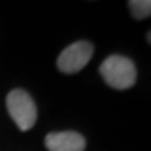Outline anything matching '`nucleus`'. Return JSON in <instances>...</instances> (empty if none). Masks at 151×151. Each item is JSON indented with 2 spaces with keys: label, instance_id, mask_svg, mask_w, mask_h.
<instances>
[{
  "label": "nucleus",
  "instance_id": "obj_1",
  "mask_svg": "<svg viewBox=\"0 0 151 151\" xmlns=\"http://www.w3.org/2000/svg\"><path fill=\"white\" fill-rule=\"evenodd\" d=\"M99 74L108 86L118 91L129 89L136 82V67L133 60L124 55H109L104 59L99 67Z\"/></svg>",
  "mask_w": 151,
  "mask_h": 151
},
{
  "label": "nucleus",
  "instance_id": "obj_4",
  "mask_svg": "<svg viewBox=\"0 0 151 151\" xmlns=\"http://www.w3.org/2000/svg\"><path fill=\"white\" fill-rule=\"evenodd\" d=\"M45 146L49 151H84L86 139L76 131H59L45 136Z\"/></svg>",
  "mask_w": 151,
  "mask_h": 151
},
{
  "label": "nucleus",
  "instance_id": "obj_2",
  "mask_svg": "<svg viewBox=\"0 0 151 151\" xmlns=\"http://www.w3.org/2000/svg\"><path fill=\"white\" fill-rule=\"evenodd\" d=\"M7 111L19 126V129L29 131L37 121V106L32 96L24 89H14L7 96Z\"/></svg>",
  "mask_w": 151,
  "mask_h": 151
},
{
  "label": "nucleus",
  "instance_id": "obj_6",
  "mask_svg": "<svg viewBox=\"0 0 151 151\" xmlns=\"http://www.w3.org/2000/svg\"><path fill=\"white\" fill-rule=\"evenodd\" d=\"M146 37H148V42L151 44V30H150V32H148V35H146Z\"/></svg>",
  "mask_w": 151,
  "mask_h": 151
},
{
  "label": "nucleus",
  "instance_id": "obj_3",
  "mask_svg": "<svg viewBox=\"0 0 151 151\" xmlns=\"http://www.w3.org/2000/svg\"><path fill=\"white\" fill-rule=\"evenodd\" d=\"M94 45L87 40H77L62 50L57 57V69L64 74H76L91 60Z\"/></svg>",
  "mask_w": 151,
  "mask_h": 151
},
{
  "label": "nucleus",
  "instance_id": "obj_5",
  "mask_svg": "<svg viewBox=\"0 0 151 151\" xmlns=\"http://www.w3.org/2000/svg\"><path fill=\"white\" fill-rule=\"evenodd\" d=\"M129 12L136 20H143L151 17V0H131L129 4Z\"/></svg>",
  "mask_w": 151,
  "mask_h": 151
}]
</instances>
